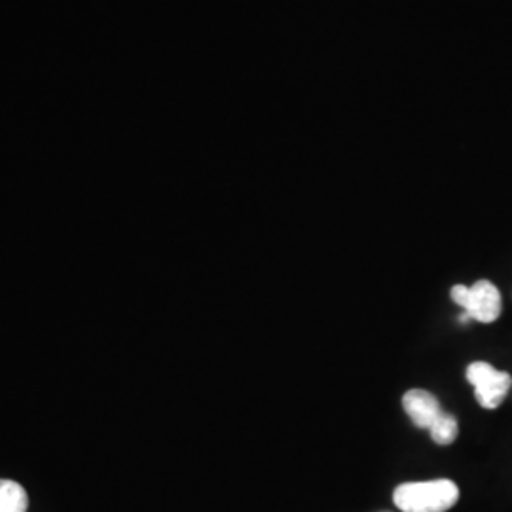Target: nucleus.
Returning a JSON list of instances; mask_svg holds the SVG:
<instances>
[{"mask_svg":"<svg viewBox=\"0 0 512 512\" xmlns=\"http://www.w3.org/2000/svg\"><path fill=\"white\" fill-rule=\"evenodd\" d=\"M452 300L478 323H494L501 315V294L488 279L476 281L473 287L456 285L452 289Z\"/></svg>","mask_w":512,"mask_h":512,"instance_id":"f03ea898","label":"nucleus"},{"mask_svg":"<svg viewBox=\"0 0 512 512\" xmlns=\"http://www.w3.org/2000/svg\"><path fill=\"white\" fill-rule=\"evenodd\" d=\"M29 511V495L25 488L10 478H0V512Z\"/></svg>","mask_w":512,"mask_h":512,"instance_id":"39448f33","label":"nucleus"},{"mask_svg":"<svg viewBox=\"0 0 512 512\" xmlns=\"http://www.w3.org/2000/svg\"><path fill=\"white\" fill-rule=\"evenodd\" d=\"M458 499V484L448 478L406 482L393 492V501L403 512H446L458 503Z\"/></svg>","mask_w":512,"mask_h":512,"instance_id":"f257e3e1","label":"nucleus"},{"mask_svg":"<svg viewBox=\"0 0 512 512\" xmlns=\"http://www.w3.org/2000/svg\"><path fill=\"white\" fill-rule=\"evenodd\" d=\"M429 433H431L433 440H435L437 444H440V446L452 444L454 440L458 439V420H456L452 414L442 412L439 418L435 420V423L429 427Z\"/></svg>","mask_w":512,"mask_h":512,"instance_id":"423d86ee","label":"nucleus"},{"mask_svg":"<svg viewBox=\"0 0 512 512\" xmlns=\"http://www.w3.org/2000/svg\"><path fill=\"white\" fill-rule=\"evenodd\" d=\"M467 380L475 387L476 401L486 410H494L503 403L512 385L509 372L495 370L494 366L482 361L469 365Z\"/></svg>","mask_w":512,"mask_h":512,"instance_id":"7ed1b4c3","label":"nucleus"},{"mask_svg":"<svg viewBox=\"0 0 512 512\" xmlns=\"http://www.w3.org/2000/svg\"><path fill=\"white\" fill-rule=\"evenodd\" d=\"M404 412L420 429H429L442 414L439 401L425 389H410L403 397Z\"/></svg>","mask_w":512,"mask_h":512,"instance_id":"20e7f679","label":"nucleus"}]
</instances>
